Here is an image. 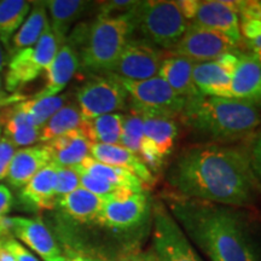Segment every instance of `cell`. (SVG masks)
<instances>
[{"label": "cell", "instance_id": "obj_1", "mask_svg": "<svg viewBox=\"0 0 261 261\" xmlns=\"http://www.w3.org/2000/svg\"><path fill=\"white\" fill-rule=\"evenodd\" d=\"M166 180L181 197L233 208L253 203L260 187L250 150L221 144L184 149L168 167Z\"/></svg>", "mask_w": 261, "mask_h": 261}, {"label": "cell", "instance_id": "obj_2", "mask_svg": "<svg viewBox=\"0 0 261 261\" xmlns=\"http://www.w3.org/2000/svg\"><path fill=\"white\" fill-rule=\"evenodd\" d=\"M168 211L210 261H259L244 215L233 207L168 196Z\"/></svg>", "mask_w": 261, "mask_h": 261}, {"label": "cell", "instance_id": "obj_3", "mask_svg": "<svg viewBox=\"0 0 261 261\" xmlns=\"http://www.w3.org/2000/svg\"><path fill=\"white\" fill-rule=\"evenodd\" d=\"M181 115L197 135L218 142L246 138L261 123L260 107L236 98L202 96L185 102Z\"/></svg>", "mask_w": 261, "mask_h": 261}, {"label": "cell", "instance_id": "obj_4", "mask_svg": "<svg viewBox=\"0 0 261 261\" xmlns=\"http://www.w3.org/2000/svg\"><path fill=\"white\" fill-rule=\"evenodd\" d=\"M135 34L129 12L117 16L98 17L90 25L75 28L68 44L77 52L80 68L93 73H110L126 42Z\"/></svg>", "mask_w": 261, "mask_h": 261}, {"label": "cell", "instance_id": "obj_5", "mask_svg": "<svg viewBox=\"0 0 261 261\" xmlns=\"http://www.w3.org/2000/svg\"><path fill=\"white\" fill-rule=\"evenodd\" d=\"M129 15L135 32H139L140 39L160 50H173L189 28L188 19L177 2H137Z\"/></svg>", "mask_w": 261, "mask_h": 261}, {"label": "cell", "instance_id": "obj_6", "mask_svg": "<svg viewBox=\"0 0 261 261\" xmlns=\"http://www.w3.org/2000/svg\"><path fill=\"white\" fill-rule=\"evenodd\" d=\"M119 80L128 93L132 113L142 117L174 119L184 110V98L178 96L159 75L143 81H130L120 77Z\"/></svg>", "mask_w": 261, "mask_h": 261}, {"label": "cell", "instance_id": "obj_7", "mask_svg": "<svg viewBox=\"0 0 261 261\" xmlns=\"http://www.w3.org/2000/svg\"><path fill=\"white\" fill-rule=\"evenodd\" d=\"M58 48L60 45L48 23L37 44L10 57L5 73L6 92L16 93L37 79L54 61Z\"/></svg>", "mask_w": 261, "mask_h": 261}, {"label": "cell", "instance_id": "obj_8", "mask_svg": "<svg viewBox=\"0 0 261 261\" xmlns=\"http://www.w3.org/2000/svg\"><path fill=\"white\" fill-rule=\"evenodd\" d=\"M151 213V200L145 191L119 190L104 198L94 224L113 231L128 232L142 227Z\"/></svg>", "mask_w": 261, "mask_h": 261}, {"label": "cell", "instance_id": "obj_9", "mask_svg": "<svg viewBox=\"0 0 261 261\" xmlns=\"http://www.w3.org/2000/svg\"><path fill=\"white\" fill-rule=\"evenodd\" d=\"M189 24L225 35L236 46L242 44L238 6L240 2L225 0H182L177 2Z\"/></svg>", "mask_w": 261, "mask_h": 261}, {"label": "cell", "instance_id": "obj_10", "mask_svg": "<svg viewBox=\"0 0 261 261\" xmlns=\"http://www.w3.org/2000/svg\"><path fill=\"white\" fill-rule=\"evenodd\" d=\"M152 252L158 261H203L161 201L152 204Z\"/></svg>", "mask_w": 261, "mask_h": 261}, {"label": "cell", "instance_id": "obj_11", "mask_svg": "<svg viewBox=\"0 0 261 261\" xmlns=\"http://www.w3.org/2000/svg\"><path fill=\"white\" fill-rule=\"evenodd\" d=\"M128 93L113 74L92 75L76 91V104L83 120L126 109Z\"/></svg>", "mask_w": 261, "mask_h": 261}, {"label": "cell", "instance_id": "obj_12", "mask_svg": "<svg viewBox=\"0 0 261 261\" xmlns=\"http://www.w3.org/2000/svg\"><path fill=\"white\" fill-rule=\"evenodd\" d=\"M163 60L162 50L140 38H130L108 74L130 81L148 80L158 76Z\"/></svg>", "mask_w": 261, "mask_h": 261}, {"label": "cell", "instance_id": "obj_13", "mask_svg": "<svg viewBox=\"0 0 261 261\" xmlns=\"http://www.w3.org/2000/svg\"><path fill=\"white\" fill-rule=\"evenodd\" d=\"M236 50V45L221 33L189 24L185 34L169 54L187 58L196 64L214 61Z\"/></svg>", "mask_w": 261, "mask_h": 261}, {"label": "cell", "instance_id": "obj_14", "mask_svg": "<svg viewBox=\"0 0 261 261\" xmlns=\"http://www.w3.org/2000/svg\"><path fill=\"white\" fill-rule=\"evenodd\" d=\"M237 64V52L225 54L211 62L196 63L192 69L196 87L205 97L231 98V84Z\"/></svg>", "mask_w": 261, "mask_h": 261}, {"label": "cell", "instance_id": "obj_15", "mask_svg": "<svg viewBox=\"0 0 261 261\" xmlns=\"http://www.w3.org/2000/svg\"><path fill=\"white\" fill-rule=\"evenodd\" d=\"M14 236L44 261H65L67 255L40 219L14 217Z\"/></svg>", "mask_w": 261, "mask_h": 261}, {"label": "cell", "instance_id": "obj_16", "mask_svg": "<svg viewBox=\"0 0 261 261\" xmlns=\"http://www.w3.org/2000/svg\"><path fill=\"white\" fill-rule=\"evenodd\" d=\"M79 68L80 62L77 52L68 42H64L58 48L54 61L45 70L44 87L32 98L41 99V98L58 96L75 76Z\"/></svg>", "mask_w": 261, "mask_h": 261}, {"label": "cell", "instance_id": "obj_17", "mask_svg": "<svg viewBox=\"0 0 261 261\" xmlns=\"http://www.w3.org/2000/svg\"><path fill=\"white\" fill-rule=\"evenodd\" d=\"M57 165L50 162L39 171L19 191V201L31 211H45L56 207Z\"/></svg>", "mask_w": 261, "mask_h": 261}, {"label": "cell", "instance_id": "obj_18", "mask_svg": "<svg viewBox=\"0 0 261 261\" xmlns=\"http://www.w3.org/2000/svg\"><path fill=\"white\" fill-rule=\"evenodd\" d=\"M52 162L47 144L21 148L15 152L6 180L12 188L22 189L39 171Z\"/></svg>", "mask_w": 261, "mask_h": 261}, {"label": "cell", "instance_id": "obj_19", "mask_svg": "<svg viewBox=\"0 0 261 261\" xmlns=\"http://www.w3.org/2000/svg\"><path fill=\"white\" fill-rule=\"evenodd\" d=\"M90 156L104 165L122 168L133 173L144 184V187H151L155 184V175L146 167L139 156L121 145L91 144Z\"/></svg>", "mask_w": 261, "mask_h": 261}, {"label": "cell", "instance_id": "obj_20", "mask_svg": "<svg viewBox=\"0 0 261 261\" xmlns=\"http://www.w3.org/2000/svg\"><path fill=\"white\" fill-rule=\"evenodd\" d=\"M231 98L261 107V67L253 54H238V64L231 84Z\"/></svg>", "mask_w": 261, "mask_h": 261}, {"label": "cell", "instance_id": "obj_21", "mask_svg": "<svg viewBox=\"0 0 261 261\" xmlns=\"http://www.w3.org/2000/svg\"><path fill=\"white\" fill-rule=\"evenodd\" d=\"M18 103L4 107L0 110V127L2 132H4L3 137L8 138L16 149L27 148L40 142L41 130L29 121Z\"/></svg>", "mask_w": 261, "mask_h": 261}, {"label": "cell", "instance_id": "obj_22", "mask_svg": "<svg viewBox=\"0 0 261 261\" xmlns=\"http://www.w3.org/2000/svg\"><path fill=\"white\" fill-rule=\"evenodd\" d=\"M194 65L195 63L187 58L169 55L163 60L158 74L178 96L184 98L185 102H190L203 96L197 90L192 79Z\"/></svg>", "mask_w": 261, "mask_h": 261}, {"label": "cell", "instance_id": "obj_23", "mask_svg": "<svg viewBox=\"0 0 261 261\" xmlns=\"http://www.w3.org/2000/svg\"><path fill=\"white\" fill-rule=\"evenodd\" d=\"M45 144H47L50 149L52 162L63 167H74L80 165L90 156L91 143L80 129L64 133Z\"/></svg>", "mask_w": 261, "mask_h": 261}, {"label": "cell", "instance_id": "obj_24", "mask_svg": "<svg viewBox=\"0 0 261 261\" xmlns=\"http://www.w3.org/2000/svg\"><path fill=\"white\" fill-rule=\"evenodd\" d=\"M104 198L93 195L83 188L58 198L56 207L65 217L80 224L94 223L102 210Z\"/></svg>", "mask_w": 261, "mask_h": 261}, {"label": "cell", "instance_id": "obj_25", "mask_svg": "<svg viewBox=\"0 0 261 261\" xmlns=\"http://www.w3.org/2000/svg\"><path fill=\"white\" fill-rule=\"evenodd\" d=\"M44 3L50 14L48 23L51 31L61 47L67 41L70 27L77 18L83 16L89 3L81 0H48Z\"/></svg>", "mask_w": 261, "mask_h": 261}, {"label": "cell", "instance_id": "obj_26", "mask_svg": "<svg viewBox=\"0 0 261 261\" xmlns=\"http://www.w3.org/2000/svg\"><path fill=\"white\" fill-rule=\"evenodd\" d=\"M125 115L112 113L91 120H83L80 130L91 144L120 145Z\"/></svg>", "mask_w": 261, "mask_h": 261}, {"label": "cell", "instance_id": "obj_27", "mask_svg": "<svg viewBox=\"0 0 261 261\" xmlns=\"http://www.w3.org/2000/svg\"><path fill=\"white\" fill-rule=\"evenodd\" d=\"M48 25V15L44 2H34L32 10L23 24L19 27L10 44L9 56H14L18 51L31 47L38 42Z\"/></svg>", "mask_w": 261, "mask_h": 261}, {"label": "cell", "instance_id": "obj_28", "mask_svg": "<svg viewBox=\"0 0 261 261\" xmlns=\"http://www.w3.org/2000/svg\"><path fill=\"white\" fill-rule=\"evenodd\" d=\"M74 167L89 173V174L93 175V177L102 179V180L109 182V184L120 189V190H127L132 192L145 191L144 184L133 173L122 168L104 165L102 162L96 161L91 156L86 158L80 165L74 166Z\"/></svg>", "mask_w": 261, "mask_h": 261}, {"label": "cell", "instance_id": "obj_29", "mask_svg": "<svg viewBox=\"0 0 261 261\" xmlns=\"http://www.w3.org/2000/svg\"><path fill=\"white\" fill-rule=\"evenodd\" d=\"M144 137L156 150L162 161L168 158L178 137V125L168 117H143Z\"/></svg>", "mask_w": 261, "mask_h": 261}, {"label": "cell", "instance_id": "obj_30", "mask_svg": "<svg viewBox=\"0 0 261 261\" xmlns=\"http://www.w3.org/2000/svg\"><path fill=\"white\" fill-rule=\"evenodd\" d=\"M32 2L27 0L0 2V42L8 55L12 38L27 18L29 11L32 10Z\"/></svg>", "mask_w": 261, "mask_h": 261}, {"label": "cell", "instance_id": "obj_31", "mask_svg": "<svg viewBox=\"0 0 261 261\" xmlns=\"http://www.w3.org/2000/svg\"><path fill=\"white\" fill-rule=\"evenodd\" d=\"M81 123L83 116L77 104L68 102L41 127L40 142L47 143L64 133L80 129Z\"/></svg>", "mask_w": 261, "mask_h": 261}, {"label": "cell", "instance_id": "obj_32", "mask_svg": "<svg viewBox=\"0 0 261 261\" xmlns=\"http://www.w3.org/2000/svg\"><path fill=\"white\" fill-rule=\"evenodd\" d=\"M238 17L242 39L254 52L261 51V2H240Z\"/></svg>", "mask_w": 261, "mask_h": 261}, {"label": "cell", "instance_id": "obj_33", "mask_svg": "<svg viewBox=\"0 0 261 261\" xmlns=\"http://www.w3.org/2000/svg\"><path fill=\"white\" fill-rule=\"evenodd\" d=\"M69 97V93L58 94V96L48 98H41V99L31 97L22 100L18 104L21 109L23 110L25 116L29 119V121L34 126L41 128L62 107H64L68 102H70Z\"/></svg>", "mask_w": 261, "mask_h": 261}, {"label": "cell", "instance_id": "obj_34", "mask_svg": "<svg viewBox=\"0 0 261 261\" xmlns=\"http://www.w3.org/2000/svg\"><path fill=\"white\" fill-rule=\"evenodd\" d=\"M144 138V122L143 117L130 112L128 115L123 117L122 125V135L120 145L126 148L133 154L138 155L140 144Z\"/></svg>", "mask_w": 261, "mask_h": 261}, {"label": "cell", "instance_id": "obj_35", "mask_svg": "<svg viewBox=\"0 0 261 261\" xmlns=\"http://www.w3.org/2000/svg\"><path fill=\"white\" fill-rule=\"evenodd\" d=\"M80 188V175L74 167H63L57 165L56 173V197L70 194Z\"/></svg>", "mask_w": 261, "mask_h": 261}, {"label": "cell", "instance_id": "obj_36", "mask_svg": "<svg viewBox=\"0 0 261 261\" xmlns=\"http://www.w3.org/2000/svg\"><path fill=\"white\" fill-rule=\"evenodd\" d=\"M76 169L77 173L80 175V187L85 189V190L92 192L93 195L99 196V197L106 198L108 196L115 194L116 191H119L120 189L113 187L109 182L102 180V179L93 177V175L89 174V173L81 171V169L74 167Z\"/></svg>", "mask_w": 261, "mask_h": 261}, {"label": "cell", "instance_id": "obj_37", "mask_svg": "<svg viewBox=\"0 0 261 261\" xmlns=\"http://www.w3.org/2000/svg\"><path fill=\"white\" fill-rule=\"evenodd\" d=\"M137 2H130V0H114V2H106L99 4V17H108V16H117L123 15L129 12L135 8Z\"/></svg>", "mask_w": 261, "mask_h": 261}, {"label": "cell", "instance_id": "obj_38", "mask_svg": "<svg viewBox=\"0 0 261 261\" xmlns=\"http://www.w3.org/2000/svg\"><path fill=\"white\" fill-rule=\"evenodd\" d=\"M15 152V145L8 138L2 137L0 138V181L6 179Z\"/></svg>", "mask_w": 261, "mask_h": 261}, {"label": "cell", "instance_id": "obj_39", "mask_svg": "<svg viewBox=\"0 0 261 261\" xmlns=\"http://www.w3.org/2000/svg\"><path fill=\"white\" fill-rule=\"evenodd\" d=\"M3 241H4L5 247L14 255L15 261H40L28 248H25L23 244L19 243L14 236L6 237Z\"/></svg>", "mask_w": 261, "mask_h": 261}, {"label": "cell", "instance_id": "obj_40", "mask_svg": "<svg viewBox=\"0 0 261 261\" xmlns=\"http://www.w3.org/2000/svg\"><path fill=\"white\" fill-rule=\"evenodd\" d=\"M250 159H252L253 171L255 173V177L261 185V135L257 136L253 140V144L250 146Z\"/></svg>", "mask_w": 261, "mask_h": 261}, {"label": "cell", "instance_id": "obj_41", "mask_svg": "<svg viewBox=\"0 0 261 261\" xmlns=\"http://www.w3.org/2000/svg\"><path fill=\"white\" fill-rule=\"evenodd\" d=\"M14 204V197L6 185L0 184V220L8 217V213Z\"/></svg>", "mask_w": 261, "mask_h": 261}, {"label": "cell", "instance_id": "obj_42", "mask_svg": "<svg viewBox=\"0 0 261 261\" xmlns=\"http://www.w3.org/2000/svg\"><path fill=\"white\" fill-rule=\"evenodd\" d=\"M115 261H158L154 252L150 250H132L125 253Z\"/></svg>", "mask_w": 261, "mask_h": 261}, {"label": "cell", "instance_id": "obj_43", "mask_svg": "<svg viewBox=\"0 0 261 261\" xmlns=\"http://www.w3.org/2000/svg\"><path fill=\"white\" fill-rule=\"evenodd\" d=\"M0 261H15L14 255L5 247L4 241L0 240Z\"/></svg>", "mask_w": 261, "mask_h": 261}, {"label": "cell", "instance_id": "obj_44", "mask_svg": "<svg viewBox=\"0 0 261 261\" xmlns=\"http://www.w3.org/2000/svg\"><path fill=\"white\" fill-rule=\"evenodd\" d=\"M9 60H10V57H9L8 52H6L4 46L2 45V42H0V73H2L6 65H8Z\"/></svg>", "mask_w": 261, "mask_h": 261}, {"label": "cell", "instance_id": "obj_45", "mask_svg": "<svg viewBox=\"0 0 261 261\" xmlns=\"http://www.w3.org/2000/svg\"><path fill=\"white\" fill-rule=\"evenodd\" d=\"M65 261H97L96 259H93V257H90L87 255H84V254H80V253H73L71 255L68 256L67 255V260Z\"/></svg>", "mask_w": 261, "mask_h": 261}, {"label": "cell", "instance_id": "obj_46", "mask_svg": "<svg viewBox=\"0 0 261 261\" xmlns=\"http://www.w3.org/2000/svg\"><path fill=\"white\" fill-rule=\"evenodd\" d=\"M2 87H3V80H2V76H0V103H2V100L5 98V94L2 91Z\"/></svg>", "mask_w": 261, "mask_h": 261}, {"label": "cell", "instance_id": "obj_47", "mask_svg": "<svg viewBox=\"0 0 261 261\" xmlns=\"http://www.w3.org/2000/svg\"><path fill=\"white\" fill-rule=\"evenodd\" d=\"M254 57L256 58V61H257V63L260 64V67H261V51H257V52H254Z\"/></svg>", "mask_w": 261, "mask_h": 261}, {"label": "cell", "instance_id": "obj_48", "mask_svg": "<svg viewBox=\"0 0 261 261\" xmlns=\"http://www.w3.org/2000/svg\"><path fill=\"white\" fill-rule=\"evenodd\" d=\"M0 138H2V127H0Z\"/></svg>", "mask_w": 261, "mask_h": 261}]
</instances>
